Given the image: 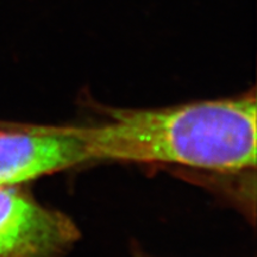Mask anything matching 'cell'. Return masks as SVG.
<instances>
[{"instance_id": "obj_1", "label": "cell", "mask_w": 257, "mask_h": 257, "mask_svg": "<svg viewBox=\"0 0 257 257\" xmlns=\"http://www.w3.org/2000/svg\"><path fill=\"white\" fill-rule=\"evenodd\" d=\"M253 95L152 110H112L105 123L62 126L81 142L88 162L165 163L212 172L256 167Z\"/></svg>"}, {"instance_id": "obj_2", "label": "cell", "mask_w": 257, "mask_h": 257, "mask_svg": "<svg viewBox=\"0 0 257 257\" xmlns=\"http://www.w3.org/2000/svg\"><path fill=\"white\" fill-rule=\"evenodd\" d=\"M79 238L78 226L62 212L17 186L0 187V257H64Z\"/></svg>"}, {"instance_id": "obj_3", "label": "cell", "mask_w": 257, "mask_h": 257, "mask_svg": "<svg viewBox=\"0 0 257 257\" xmlns=\"http://www.w3.org/2000/svg\"><path fill=\"white\" fill-rule=\"evenodd\" d=\"M87 162L81 142L62 126L0 130V187L18 186Z\"/></svg>"}, {"instance_id": "obj_4", "label": "cell", "mask_w": 257, "mask_h": 257, "mask_svg": "<svg viewBox=\"0 0 257 257\" xmlns=\"http://www.w3.org/2000/svg\"><path fill=\"white\" fill-rule=\"evenodd\" d=\"M135 257H150V256L144 255L143 252H136V253H135Z\"/></svg>"}]
</instances>
